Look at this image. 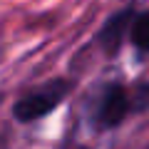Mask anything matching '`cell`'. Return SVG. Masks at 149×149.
<instances>
[{"mask_svg": "<svg viewBox=\"0 0 149 149\" xmlns=\"http://www.w3.org/2000/svg\"><path fill=\"white\" fill-rule=\"evenodd\" d=\"M132 20H134V13L132 10H122V13H117V15H112L109 20L102 25L100 35H97V42L102 45L104 52L112 55V52H117V50H119L124 32L132 27Z\"/></svg>", "mask_w": 149, "mask_h": 149, "instance_id": "cell-3", "label": "cell"}, {"mask_svg": "<svg viewBox=\"0 0 149 149\" xmlns=\"http://www.w3.org/2000/svg\"><path fill=\"white\" fill-rule=\"evenodd\" d=\"M134 109L132 102V92L119 82H109L100 90L92 107V122L100 129H114L124 122L129 112Z\"/></svg>", "mask_w": 149, "mask_h": 149, "instance_id": "cell-2", "label": "cell"}, {"mask_svg": "<svg viewBox=\"0 0 149 149\" xmlns=\"http://www.w3.org/2000/svg\"><path fill=\"white\" fill-rule=\"evenodd\" d=\"M70 92H72V82L70 80H62V77L47 80V82H42V85L32 87L30 92H25V95L13 104V117H15L17 122H22V124L37 122V119H42L45 114H50V112L57 109Z\"/></svg>", "mask_w": 149, "mask_h": 149, "instance_id": "cell-1", "label": "cell"}, {"mask_svg": "<svg viewBox=\"0 0 149 149\" xmlns=\"http://www.w3.org/2000/svg\"><path fill=\"white\" fill-rule=\"evenodd\" d=\"M129 37H132V45L139 52L149 55V10H142L134 15L132 27H129Z\"/></svg>", "mask_w": 149, "mask_h": 149, "instance_id": "cell-4", "label": "cell"}]
</instances>
